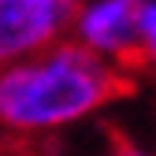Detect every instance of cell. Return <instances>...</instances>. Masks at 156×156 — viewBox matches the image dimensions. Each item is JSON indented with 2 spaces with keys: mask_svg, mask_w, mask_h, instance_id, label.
<instances>
[{
  "mask_svg": "<svg viewBox=\"0 0 156 156\" xmlns=\"http://www.w3.org/2000/svg\"><path fill=\"white\" fill-rule=\"evenodd\" d=\"M78 11L82 0H0V71L63 45Z\"/></svg>",
  "mask_w": 156,
  "mask_h": 156,
  "instance_id": "7a4b0ae2",
  "label": "cell"
},
{
  "mask_svg": "<svg viewBox=\"0 0 156 156\" xmlns=\"http://www.w3.org/2000/svg\"><path fill=\"white\" fill-rule=\"evenodd\" d=\"M149 0H93L82 4L74 23L78 45L115 60V67H145L149 56L141 45V19Z\"/></svg>",
  "mask_w": 156,
  "mask_h": 156,
  "instance_id": "3957f363",
  "label": "cell"
},
{
  "mask_svg": "<svg viewBox=\"0 0 156 156\" xmlns=\"http://www.w3.org/2000/svg\"><path fill=\"white\" fill-rule=\"evenodd\" d=\"M108 156H145V152L134 145L126 134H112V152H108Z\"/></svg>",
  "mask_w": 156,
  "mask_h": 156,
  "instance_id": "5b68a950",
  "label": "cell"
},
{
  "mask_svg": "<svg viewBox=\"0 0 156 156\" xmlns=\"http://www.w3.org/2000/svg\"><path fill=\"white\" fill-rule=\"evenodd\" d=\"M134 93V78L78 41H63L34 60L0 71V126L56 130Z\"/></svg>",
  "mask_w": 156,
  "mask_h": 156,
  "instance_id": "6da1fadb",
  "label": "cell"
},
{
  "mask_svg": "<svg viewBox=\"0 0 156 156\" xmlns=\"http://www.w3.org/2000/svg\"><path fill=\"white\" fill-rule=\"evenodd\" d=\"M141 45H145L149 63H156V0H149V4H145V19H141Z\"/></svg>",
  "mask_w": 156,
  "mask_h": 156,
  "instance_id": "277c9868",
  "label": "cell"
}]
</instances>
